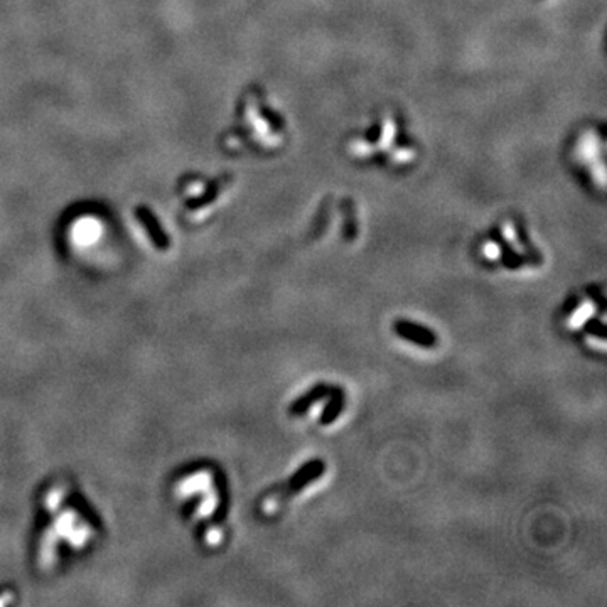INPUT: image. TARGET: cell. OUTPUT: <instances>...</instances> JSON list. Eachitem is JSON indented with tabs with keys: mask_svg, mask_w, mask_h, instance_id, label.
<instances>
[{
	"mask_svg": "<svg viewBox=\"0 0 607 607\" xmlns=\"http://www.w3.org/2000/svg\"><path fill=\"white\" fill-rule=\"evenodd\" d=\"M487 237H489V242L499 250V262H501L503 267H506L508 270H518L525 263H528L527 256L521 255L515 248V245L508 240L501 225L493 226Z\"/></svg>",
	"mask_w": 607,
	"mask_h": 607,
	"instance_id": "3957f363",
	"label": "cell"
},
{
	"mask_svg": "<svg viewBox=\"0 0 607 607\" xmlns=\"http://www.w3.org/2000/svg\"><path fill=\"white\" fill-rule=\"evenodd\" d=\"M343 151L353 164L390 174H407L422 159L420 142L405 113L395 106L375 110L365 125L346 135Z\"/></svg>",
	"mask_w": 607,
	"mask_h": 607,
	"instance_id": "6da1fadb",
	"label": "cell"
},
{
	"mask_svg": "<svg viewBox=\"0 0 607 607\" xmlns=\"http://www.w3.org/2000/svg\"><path fill=\"white\" fill-rule=\"evenodd\" d=\"M589 296H592V299H596V302L599 304L601 312H604V309H606V299L601 294V289L599 287H594V289L591 287V289H589Z\"/></svg>",
	"mask_w": 607,
	"mask_h": 607,
	"instance_id": "8fae6325",
	"label": "cell"
},
{
	"mask_svg": "<svg viewBox=\"0 0 607 607\" xmlns=\"http://www.w3.org/2000/svg\"><path fill=\"white\" fill-rule=\"evenodd\" d=\"M232 181H233V176L228 173L223 174V176L216 177L215 181L209 182V186L206 187V191H204L203 194L186 201V209H189V211H199V209H204L206 206H209V204H213L218 198H220L221 192L232 184Z\"/></svg>",
	"mask_w": 607,
	"mask_h": 607,
	"instance_id": "8992f818",
	"label": "cell"
},
{
	"mask_svg": "<svg viewBox=\"0 0 607 607\" xmlns=\"http://www.w3.org/2000/svg\"><path fill=\"white\" fill-rule=\"evenodd\" d=\"M327 399H329L327 405L323 408V412H320V417H319L320 425L334 424V422L337 420V417H339L344 410L346 400H344V393H343V390H341V388L332 387V390H331V393H329Z\"/></svg>",
	"mask_w": 607,
	"mask_h": 607,
	"instance_id": "9c48e42d",
	"label": "cell"
},
{
	"mask_svg": "<svg viewBox=\"0 0 607 607\" xmlns=\"http://www.w3.org/2000/svg\"><path fill=\"white\" fill-rule=\"evenodd\" d=\"M331 390H332L331 384L318 383L315 387H312L309 392H306L302 396H299L297 400L292 401V405H290V413H292V415H302V413H306L311 407H314L318 401L327 399Z\"/></svg>",
	"mask_w": 607,
	"mask_h": 607,
	"instance_id": "ba28073f",
	"label": "cell"
},
{
	"mask_svg": "<svg viewBox=\"0 0 607 607\" xmlns=\"http://www.w3.org/2000/svg\"><path fill=\"white\" fill-rule=\"evenodd\" d=\"M584 329H585V332H589L591 336L597 337V339H601V341L606 339V327H604V324H602V320H599L597 318L589 319L587 323H585Z\"/></svg>",
	"mask_w": 607,
	"mask_h": 607,
	"instance_id": "30bf717a",
	"label": "cell"
},
{
	"mask_svg": "<svg viewBox=\"0 0 607 607\" xmlns=\"http://www.w3.org/2000/svg\"><path fill=\"white\" fill-rule=\"evenodd\" d=\"M324 471H326V463L320 459H312L309 463L302 464L296 471V474L290 477V482H289L290 491L299 493V491H302L307 484L318 481L324 474Z\"/></svg>",
	"mask_w": 607,
	"mask_h": 607,
	"instance_id": "52a82bcc",
	"label": "cell"
},
{
	"mask_svg": "<svg viewBox=\"0 0 607 607\" xmlns=\"http://www.w3.org/2000/svg\"><path fill=\"white\" fill-rule=\"evenodd\" d=\"M568 169L585 189L604 194L606 187V130L602 123H585L565 144Z\"/></svg>",
	"mask_w": 607,
	"mask_h": 607,
	"instance_id": "7a4b0ae2",
	"label": "cell"
},
{
	"mask_svg": "<svg viewBox=\"0 0 607 607\" xmlns=\"http://www.w3.org/2000/svg\"><path fill=\"white\" fill-rule=\"evenodd\" d=\"M393 329L401 339L408 341V343L420 346V348L430 349L437 346V334L429 327L422 326V324L413 323L408 319H399L393 324Z\"/></svg>",
	"mask_w": 607,
	"mask_h": 607,
	"instance_id": "277c9868",
	"label": "cell"
},
{
	"mask_svg": "<svg viewBox=\"0 0 607 607\" xmlns=\"http://www.w3.org/2000/svg\"><path fill=\"white\" fill-rule=\"evenodd\" d=\"M135 216L137 220L140 221V225L144 226L145 232H147L149 238H151L154 243V246L159 248V250H168L169 237L165 234L164 228H162V225L159 223V220H157V216L154 215L152 209H149L147 206H139L135 209Z\"/></svg>",
	"mask_w": 607,
	"mask_h": 607,
	"instance_id": "5b68a950",
	"label": "cell"
}]
</instances>
